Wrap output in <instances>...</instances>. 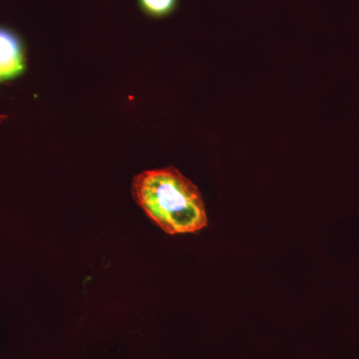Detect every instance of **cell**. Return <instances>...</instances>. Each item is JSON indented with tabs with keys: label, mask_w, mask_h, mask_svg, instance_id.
<instances>
[{
	"label": "cell",
	"mask_w": 359,
	"mask_h": 359,
	"mask_svg": "<svg viewBox=\"0 0 359 359\" xmlns=\"http://www.w3.org/2000/svg\"><path fill=\"white\" fill-rule=\"evenodd\" d=\"M25 65L20 37L6 27H0V81L18 76Z\"/></svg>",
	"instance_id": "cell-2"
},
{
	"label": "cell",
	"mask_w": 359,
	"mask_h": 359,
	"mask_svg": "<svg viewBox=\"0 0 359 359\" xmlns=\"http://www.w3.org/2000/svg\"><path fill=\"white\" fill-rule=\"evenodd\" d=\"M132 193L148 218L165 233H196L208 226L199 189L176 168L149 170L137 175Z\"/></svg>",
	"instance_id": "cell-1"
},
{
	"label": "cell",
	"mask_w": 359,
	"mask_h": 359,
	"mask_svg": "<svg viewBox=\"0 0 359 359\" xmlns=\"http://www.w3.org/2000/svg\"><path fill=\"white\" fill-rule=\"evenodd\" d=\"M142 11L151 18H166L176 11L179 0H138Z\"/></svg>",
	"instance_id": "cell-3"
}]
</instances>
